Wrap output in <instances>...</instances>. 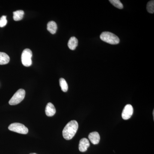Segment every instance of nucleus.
<instances>
[{"label":"nucleus","instance_id":"0eeeda50","mask_svg":"<svg viewBox=\"0 0 154 154\" xmlns=\"http://www.w3.org/2000/svg\"><path fill=\"white\" fill-rule=\"evenodd\" d=\"M90 144L88 139L84 138L80 140L79 144V150L80 152H85L90 146Z\"/></svg>","mask_w":154,"mask_h":154},{"label":"nucleus","instance_id":"a211bd4d","mask_svg":"<svg viewBox=\"0 0 154 154\" xmlns=\"http://www.w3.org/2000/svg\"><path fill=\"white\" fill-rule=\"evenodd\" d=\"M29 154H37L35 153H30Z\"/></svg>","mask_w":154,"mask_h":154},{"label":"nucleus","instance_id":"2eb2a0df","mask_svg":"<svg viewBox=\"0 0 154 154\" xmlns=\"http://www.w3.org/2000/svg\"><path fill=\"white\" fill-rule=\"evenodd\" d=\"M109 2L113 6L119 9H122L123 8V5L119 0H110Z\"/></svg>","mask_w":154,"mask_h":154},{"label":"nucleus","instance_id":"4468645a","mask_svg":"<svg viewBox=\"0 0 154 154\" xmlns=\"http://www.w3.org/2000/svg\"><path fill=\"white\" fill-rule=\"evenodd\" d=\"M59 82L62 91L64 92H66L68 90V86L66 81L63 78H61L60 79Z\"/></svg>","mask_w":154,"mask_h":154},{"label":"nucleus","instance_id":"9b49d317","mask_svg":"<svg viewBox=\"0 0 154 154\" xmlns=\"http://www.w3.org/2000/svg\"><path fill=\"white\" fill-rule=\"evenodd\" d=\"M57 29V25L54 21H51L48 23L47 30L51 34H55Z\"/></svg>","mask_w":154,"mask_h":154},{"label":"nucleus","instance_id":"f03ea898","mask_svg":"<svg viewBox=\"0 0 154 154\" xmlns=\"http://www.w3.org/2000/svg\"><path fill=\"white\" fill-rule=\"evenodd\" d=\"M100 38L102 41L111 45L118 44L120 41L118 36L109 32H102Z\"/></svg>","mask_w":154,"mask_h":154},{"label":"nucleus","instance_id":"423d86ee","mask_svg":"<svg viewBox=\"0 0 154 154\" xmlns=\"http://www.w3.org/2000/svg\"><path fill=\"white\" fill-rule=\"evenodd\" d=\"M133 107L132 105L128 104L124 107V109L122 111V116L124 120H127L129 119L132 116L133 113Z\"/></svg>","mask_w":154,"mask_h":154},{"label":"nucleus","instance_id":"20e7f679","mask_svg":"<svg viewBox=\"0 0 154 154\" xmlns=\"http://www.w3.org/2000/svg\"><path fill=\"white\" fill-rule=\"evenodd\" d=\"M32 52L30 49L26 48L23 51L21 56L22 64L26 67L30 66L32 65Z\"/></svg>","mask_w":154,"mask_h":154},{"label":"nucleus","instance_id":"7ed1b4c3","mask_svg":"<svg viewBox=\"0 0 154 154\" xmlns=\"http://www.w3.org/2000/svg\"><path fill=\"white\" fill-rule=\"evenodd\" d=\"M25 96V91L23 89H20L14 94L9 101V103L11 105H15L19 104L23 101Z\"/></svg>","mask_w":154,"mask_h":154},{"label":"nucleus","instance_id":"f257e3e1","mask_svg":"<svg viewBox=\"0 0 154 154\" xmlns=\"http://www.w3.org/2000/svg\"><path fill=\"white\" fill-rule=\"evenodd\" d=\"M79 128V124L75 120L69 122L63 131V136L66 140H70L74 137Z\"/></svg>","mask_w":154,"mask_h":154},{"label":"nucleus","instance_id":"f3484780","mask_svg":"<svg viewBox=\"0 0 154 154\" xmlns=\"http://www.w3.org/2000/svg\"><path fill=\"white\" fill-rule=\"evenodd\" d=\"M8 21L7 20V17L3 16L0 19V27L3 28L7 25Z\"/></svg>","mask_w":154,"mask_h":154},{"label":"nucleus","instance_id":"ddd939ff","mask_svg":"<svg viewBox=\"0 0 154 154\" xmlns=\"http://www.w3.org/2000/svg\"><path fill=\"white\" fill-rule=\"evenodd\" d=\"M13 18L15 21H19L23 19L24 15V12L22 10H19L13 13Z\"/></svg>","mask_w":154,"mask_h":154},{"label":"nucleus","instance_id":"1a4fd4ad","mask_svg":"<svg viewBox=\"0 0 154 154\" xmlns=\"http://www.w3.org/2000/svg\"><path fill=\"white\" fill-rule=\"evenodd\" d=\"M88 137L91 142L94 145L97 144L100 141V135L98 132L96 131L91 133L88 136Z\"/></svg>","mask_w":154,"mask_h":154},{"label":"nucleus","instance_id":"9d476101","mask_svg":"<svg viewBox=\"0 0 154 154\" xmlns=\"http://www.w3.org/2000/svg\"><path fill=\"white\" fill-rule=\"evenodd\" d=\"M78 40L77 38L74 36L71 37L69 39L68 46L70 49L74 50L78 46Z\"/></svg>","mask_w":154,"mask_h":154},{"label":"nucleus","instance_id":"6e6552de","mask_svg":"<svg viewBox=\"0 0 154 154\" xmlns=\"http://www.w3.org/2000/svg\"><path fill=\"white\" fill-rule=\"evenodd\" d=\"M56 111V110L53 104L51 102L48 103L45 109L46 115L49 117L53 116L55 114Z\"/></svg>","mask_w":154,"mask_h":154},{"label":"nucleus","instance_id":"dca6fc26","mask_svg":"<svg viewBox=\"0 0 154 154\" xmlns=\"http://www.w3.org/2000/svg\"><path fill=\"white\" fill-rule=\"evenodd\" d=\"M147 10L149 13L154 14V1H151L148 2L147 5Z\"/></svg>","mask_w":154,"mask_h":154},{"label":"nucleus","instance_id":"f8f14e48","mask_svg":"<svg viewBox=\"0 0 154 154\" xmlns=\"http://www.w3.org/2000/svg\"><path fill=\"white\" fill-rule=\"evenodd\" d=\"M10 58L5 53L0 52V65H5L10 62Z\"/></svg>","mask_w":154,"mask_h":154},{"label":"nucleus","instance_id":"39448f33","mask_svg":"<svg viewBox=\"0 0 154 154\" xmlns=\"http://www.w3.org/2000/svg\"><path fill=\"white\" fill-rule=\"evenodd\" d=\"M10 131L21 134H27L28 132V129L24 125L20 123H12L8 127Z\"/></svg>","mask_w":154,"mask_h":154}]
</instances>
